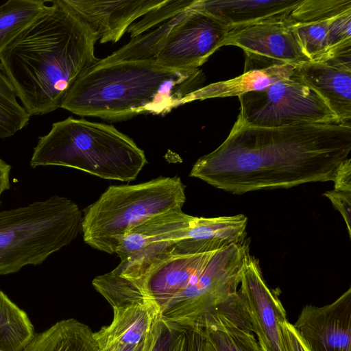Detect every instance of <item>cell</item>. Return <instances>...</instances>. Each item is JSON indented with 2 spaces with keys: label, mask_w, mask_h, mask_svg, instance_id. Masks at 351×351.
Instances as JSON below:
<instances>
[{
  "label": "cell",
  "mask_w": 351,
  "mask_h": 351,
  "mask_svg": "<svg viewBox=\"0 0 351 351\" xmlns=\"http://www.w3.org/2000/svg\"><path fill=\"white\" fill-rule=\"evenodd\" d=\"M350 152V123L267 128L237 117L226 140L200 157L189 176L236 195L289 189L332 181Z\"/></svg>",
  "instance_id": "6da1fadb"
},
{
  "label": "cell",
  "mask_w": 351,
  "mask_h": 351,
  "mask_svg": "<svg viewBox=\"0 0 351 351\" xmlns=\"http://www.w3.org/2000/svg\"><path fill=\"white\" fill-rule=\"evenodd\" d=\"M0 53V62L30 115L61 108L75 82L100 59L90 27L61 0Z\"/></svg>",
  "instance_id": "7a4b0ae2"
},
{
  "label": "cell",
  "mask_w": 351,
  "mask_h": 351,
  "mask_svg": "<svg viewBox=\"0 0 351 351\" xmlns=\"http://www.w3.org/2000/svg\"><path fill=\"white\" fill-rule=\"evenodd\" d=\"M199 69H177L154 60H100L74 84L61 108L112 121L141 114H165L202 87Z\"/></svg>",
  "instance_id": "3957f363"
},
{
  "label": "cell",
  "mask_w": 351,
  "mask_h": 351,
  "mask_svg": "<svg viewBox=\"0 0 351 351\" xmlns=\"http://www.w3.org/2000/svg\"><path fill=\"white\" fill-rule=\"evenodd\" d=\"M146 163L143 150L113 125L71 117L40 137L30 160L33 168L63 166L121 182L134 180Z\"/></svg>",
  "instance_id": "277c9868"
},
{
  "label": "cell",
  "mask_w": 351,
  "mask_h": 351,
  "mask_svg": "<svg viewBox=\"0 0 351 351\" xmlns=\"http://www.w3.org/2000/svg\"><path fill=\"white\" fill-rule=\"evenodd\" d=\"M82 220L79 206L58 195L0 211V275L43 263L77 237Z\"/></svg>",
  "instance_id": "5b68a950"
},
{
  "label": "cell",
  "mask_w": 351,
  "mask_h": 351,
  "mask_svg": "<svg viewBox=\"0 0 351 351\" xmlns=\"http://www.w3.org/2000/svg\"><path fill=\"white\" fill-rule=\"evenodd\" d=\"M185 200V186L178 176L110 186L84 210V241L95 250L114 254L130 229L156 215L182 208Z\"/></svg>",
  "instance_id": "8992f818"
},
{
  "label": "cell",
  "mask_w": 351,
  "mask_h": 351,
  "mask_svg": "<svg viewBox=\"0 0 351 351\" xmlns=\"http://www.w3.org/2000/svg\"><path fill=\"white\" fill-rule=\"evenodd\" d=\"M249 253L247 239L215 251L186 288L169 302L160 318L186 328L195 327L237 294L243 263Z\"/></svg>",
  "instance_id": "52a82bcc"
},
{
  "label": "cell",
  "mask_w": 351,
  "mask_h": 351,
  "mask_svg": "<svg viewBox=\"0 0 351 351\" xmlns=\"http://www.w3.org/2000/svg\"><path fill=\"white\" fill-rule=\"evenodd\" d=\"M295 71V70H294ZM239 97L244 123L276 128L311 123H341L321 97L294 72L264 89Z\"/></svg>",
  "instance_id": "ba28073f"
},
{
  "label": "cell",
  "mask_w": 351,
  "mask_h": 351,
  "mask_svg": "<svg viewBox=\"0 0 351 351\" xmlns=\"http://www.w3.org/2000/svg\"><path fill=\"white\" fill-rule=\"evenodd\" d=\"M199 2L179 14L156 56L159 64L177 69H199L223 46L228 27L201 9Z\"/></svg>",
  "instance_id": "9c48e42d"
},
{
  "label": "cell",
  "mask_w": 351,
  "mask_h": 351,
  "mask_svg": "<svg viewBox=\"0 0 351 351\" xmlns=\"http://www.w3.org/2000/svg\"><path fill=\"white\" fill-rule=\"evenodd\" d=\"M237 298L252 331L265 351H284L281 324L287 320L277 295L266 284L258 261L249 253L241 275Z\"/></svg>",
  "instance_id": "30bf717a"
},
{
  "label": "cell",
  "mask_w": 351,
  "mask_h": 351,
  "mask_svg": "<svg viewBox=\"0 0 351 351\" xmlns=\"http://www.w3.org/2000/svg\"><path fill=\"white\" fill-rule=\"evenodd\" d=\"M285 21L229 29L223 46L234 45L243 50L244 72L283 64L296 66L311 61Z\"/></svg>",
  "instance_id": "8fae6325"
},
{
  "label": "cell",
  "mask_w": 351,
  "mask_h": 351,
  "mask_svg": "<svg viewBox=\"0 0 351 351\" xmlns=\"http://www.w3.org/2000/svg\"><path fill=\"white\" fill-rule=\"evenodd\" d=\"M293 325L311 351H351V288L330 304L305 305Z\"/></svg>",
  "instance_id": "7c38bea8"
},
{
  "label": "cell",
  "mask_w": 351,
  "mask_h": 351,
  "mask_svg": "<svg viewBox=\"0 0 351 351\" xmlns=\"http://www.w3.org/2000/svg\"><path fill=\"white\" fill-rule=\"evenodd\" d=\"M193 217L182 208H173L150 217L125 234L115 254L122 263L149 261L185 239Z\"/></svg>",
  "instance_id": "4fadbf2b"
},
{
  "label": "cell",
  "mask_w": 351,
  "mask_h": 351,
  "mask_svg": "<svg viewBox=\"0 0 351 351\" xmlns=\"http://www.w3.org/2000/svg\"><path fill=\"white\" fill-rule=\"evenodd\" d=\"M165 0H61L100 43H116L134 21Z\"/></svg>",
  "instance_id": "5bb4252c"
},
{
  "label": "cell",
  "mask_w": 351,
  "mask_h": 351,
  "mask_svg": "<svg viewBox=\"0 0 351 351\" xmlns=\"http://www.w3.org/2000/svg\"><path fill=\"white\" fill-rule=\"evenodd\" d=\"M215 351H264L239 306L237 294L195 326Z\"/></svg>",
  "instance_id": "9a60e30c"
},
{
  "label": "cell",
  "mask_w": 351,
  "mask_h": 351,
  "mask_svg": "<svg viewBox=\"0 0 351 351\" xmlns=\"http://www.w3.org/2000/svg\"><path fill=\"white\" fill-rule=\"evenodd\" d=\"M112 310L111 323L93 332L99 351H121L128 346L138 345L160 317L152 302L134 303Z\"/></svg>",
  "instance_id": "2e32d148"
},
{
  "label": "cell",
  "mask_w": 351,
  "mask_h": 351,
  "mask_svg": "<svg viewBox=\"0 0 351 351\" xmlns=\"http://www.w3.org/2000/svg\"><path fill=\"white\" fill-rule=\"evenodd\" d=\"M294 73L324 101L341 123L351 119V70L308 61Z\"/></svg>",
  "instance_id": "e0dca14e"
},
{
  "label": "cell",
  "mask_w": 351,
  "mask_h": 351,
  "mask_svg": "<svg viewBox=\"0 0 351 351\" xmlns=\"http://www.w3.org/2000/svg\"><path fill=\"white\" fill-rule=\"evenodd\" d=\"M302 0H199L204 11L229 29L282 21Z\"/></svg>",
  "instance_id": "ac0fdd59"
},
{
  "label": "cell",
  "mask_w": 351,
  "mask_h": 351,
  "mask_svg": "<svg viewBox=\"0 0 351 351\" xmlns=\"http://www.w3.org/2000/svg\"><path fill=\"white\" fill-rule=\"evenodd\" d=\"M341 14L329 5L309 3L287 18L285 22L307 58L321 62L326 60L329 53L330 22Z\"/></svg>",
  "instance_id": "d6986e66"
},
{
  "label": "cell",
  "mask_w": 351,
  "mask_h": 351,
  "mask_svg": "<svg viewBox=\"0 0 351 351\" xmlns=\"http://www.w3.org/2000/svg\"><path fill=\"white\" fill-rule=\"evenodd\" d=\"M295 68V65L283 64L243 72L232 79L201 87L186 97L185 104L211 98L239 97L249 92L260 90L291 76Z\"/></svg>",
  "instance_id": "ffe728a7"
},
{
  "label": "cell",
  "mask_w": 351,
  "mask_h": 351,
  "mask_svg": "<svg viewBox=\"0 0 351 351\" xmlns=\"http://www.w3.org/2000/svg\"><path fill=\"white\" fill-rule=\"evenodd\" d=\"M93 332L74 318L62 319L35 335L23 351H99Z\"/></svg>",
  "instance_id": "44dd1931"
},
{
  "label": "cell",
  "mask_w": 351,
  "mask_h": 351,
  "mask_svg": "<svg viewBox=\"0 0 351 351\" xmlns=\"http://www.w3.org/2000/svg\"><path fill=\"white\" fill-rule=\"evenodd\" d=\"M35 335L25 311L0 290V351H23Z\"/></svg>",
  "instance_id": "7402d4cb"
},
{
  "label": "cell",
  "mask_w": 351,
  "mask_h": 351,
  "mask_svg": "<svg viewBox=\"0 0 351 351\" xmlns=\"http://www.w3.org/2000/svg\"><path fill=\"white\" fill-rule=\"evenodd\" d=\"M43 0H9L0 5V53L49 9Z\"/></svg>",
  "instance_id": "603a6c76"
},
{
  "label": "cell",
  "mask_w": 351,
  "mask_h": 351,
  "mask_svg": "<svg viewBox=\"0 0 351 351\" xmlns=\"http://www.w3.org/2000/svg\"><path fill=\"white\" fill-rule=\"evenodd\" d=\"M16 90L0 62V138L13 136L28 124L29 114L16 100Z\"/></svg>",
  "instance_id": "cb8c5ba5"
},
{
  "label": "cell",
  "mask_w": 351,
  "mask_h": 351,
  "mask_svg": "<svg viewBox=\"0 0 351 351\" xmlns=\"http://www.w3.org/2000/svg\"><path fill=\"white\" fill-rule=\"evenodd\" d=\"M197 0H165L160 5L150 10L142 19L133 23L128 29L130 38H136L149 29L176 16L193 7Z\"/></svg>",
  "instance_id": "d4e9b609"
},
{
  "label": "cell",
  "mask_w": 351,
  "mask_h": 351,
  "mask_svg": "<svg viewBox=\"0 0 351 351\" xmlns=\"http://www.w3.org/2000/svg\"><path fill=\"white\" fill-rule=\"evenodd\" d=\"M187 330L159 317L154 323V337L149 351H186Z\"/></svg>",
  "instance_id": "484cf974"
},
{
  "label": "cell",
  "mask_w": 351,
  "mask_h": 351,
  "mask_svg": "<svg viewBox=\"0 0 351 351\" xmlns=\"http://www.w3.org/2000/svg\"><path fill=\"white\" fill-rule=\"evenodd\" d=\"M343 217L351 238V191L335 190L324 193Z\"/></svg>",
  "instance_id": "4316f807"
},
{
  "label": "cell",
  "mask_w": 351,
  "mask_h": 351,
  "mask_svg": "<svg viewBox=\"0 0 351 351\" xmlns=\"http://www.w3.org/2000/svg\"><path fill=\"white\" fill-rule=\"evenodd\" d=\"M284 351H311L293 325L286 320L281 324Z\"/></svg>",
  "instance_id": "83f0119b"
},
{
  "label": "cell",
  "mask_w": 351,
  "mask_h": 351,
  "mask_svg": "<svg viewBox=\"0 0 351 351\" xmlns=\"http://www.w3.org/2000/svg\"><path fill=\"white\" fill-rule=\"evenodd\" d=\"M334 189L351 191V159L349 158L337 169L334 179Z\"/></svg>",
  "instance_id": "f1b7e54d"
},
{
  "label": "cell",
  "mask_w": 351,
  "mask_h": 351,
  "mask_svg": "<svg viewBox=\"0 0 351 351\" xmlns=\"http://www.w3.org/2000/svg\"><path fill=\"white\" fill-rule=\"evenodd\" d=\"M204 337L199 328L187 330L186 351H204Z\"/></svg>",
  "instance_id": "f546056e"
},
{
  "label": "cell",
  "mask_w": 351,
  "mask_h": 351,
  "mask_svg": "<svg viewBox=\"0 0 351 351\" xmlns=\"http://www.w3.org/2000/svg\"><path fill=\"white\" fill-rule=\"evenodd\" d=\"M10 171L11 166L0 158V197L4 191L10 189Z\"/></svg>",
  "instance_id": "4dcf8cb0"
},
{
  "label": "cell",
  "mask_w": 351,
  "mask_h": 351,
  "mask_svg": "<svg viewBox=\"0 0 351 351\" xmlns=\"http://www.w3.org/2000/svg\"><path fill=\"white\" fill-rule=\"evenodd\" d=\"M154 323L143 341L138 345L136 351H149L154 337Z\"/></svg>",
  "instance_id": "1f68e13d"
},
{
  "label": "cell",
  "mask_w": 351,
  "mask_h": 351,
  "mask_svg": "<svg viewBox=\"0 0 351 351\" xmlns=\"http://www.w3.org/2000/svg\"><path fill=\"white\" fill-rule=\"evenodd\" d=\"M204 351H215V350L213 348V346H211V344L207 340H206L205 338H204Z\"/></svg>",
  "instance_id": "d6a6232c"
},
{
  "label": "cell",
  "mask_w": 351,
  "mask_h": 351,
  "mask_svg": "<svg viewBox=\"0 0 351 351\" xmlns=\"http://www.w3.org/2000/svg\"><path fill=\"white\" fill-rule=\"evenodd\" d=\"M138 345L128 346L121 351H136Z\"/></svg>",
  "instance_id": "836d02e7"
},
{
  "label": "cell",
  "mask_w": 351,
  "mask_h": 351,
  "mask_svg": "<svg viewBox=\"0 0 351 351\" xmlns=\"http://www.w3.org/2000/svg\"><path fill=\"white\" fill-rule=\"evenodd\" d=\"M265 351V350H264Z\"/></svg>",
  "instance_id": "e575fe53"
}]
</instances>
